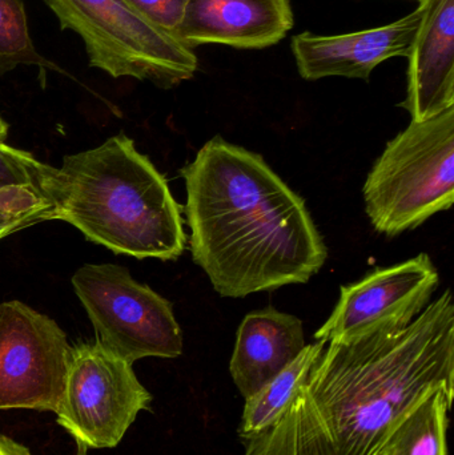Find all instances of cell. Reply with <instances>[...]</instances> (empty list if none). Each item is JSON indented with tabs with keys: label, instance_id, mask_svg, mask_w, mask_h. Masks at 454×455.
Listing matches in <instances>:
<instances>
[{
	"label": "cell",
	"instance_id": "cell-1",
	"mask_svg": "<svg viewBox=\"0 0 454 455\" xmlns=\"http://www.w3.org/2000/svg\"><path fill=\"white\" fill-rule=\"evenodd\" d=\"M439 389L454 390L450 291L402 331L330 342L282 417L242 440L243 455H380Z\"/></svg>",
	"mask_w": 454,
	"mask_h": 455
},
{
	"label": "cell",
	"instance_id": "cell-2",
	"mask_svg": "<svg viewBox=\"0 0 454 455\" xmlns=\"http://www.w3.org/2000/svg\"><path fill=\"white\" fill-rule=\"evenodd\" d=\"M192 259L221 297L306 283L328 259L306 202L266 160L221 136L181 170Z\"/></svg>",
	"mask_w": 454,
	"mask_h": 455
},
{
	"label": "cell",
	"instance_id": "cell-3",
	"mask_svg": "<svg viewBox=\"0 0 454 455\" xmlns=\"http://www.w3.org/2000/svg\"><path fill=\"white\" fill-rule=\"evenodd\" d=\"M56 220L138 259L171 261L186 251L180 205L164 176L124 133L64 156Z\"/></svg>",
	"mask_w": 454,
	"mask_h": 455
},
{
	"label": "cell",
	"instance_id": "cell-4",
	"mask_svg": "<svg viewBox=\"0 0 454 455\" xmlns=\"http://www.w3.org/2000/svg\"><path fill=\"white\" fill-rule=\"evenodd\" d=\"M365 211L381 235L416 229L454 200V107L413 122L386 144L364 184Z\"/></svg>",
	"mask_w": 454,
	"mask_h": 455
},
{
	"label": "cell",
	"instance_id": "cell-5",
	"mask_svg": "<svg viewBox=\"0 0 454 455\" xmlns=\"http://www.w3.org/2000/svg\"><path fill=\"white\" fill-rule=\"evenodd\" d=\"M63 29L82 37L90 66L112 77L163 88L191 79L197 58L175 35L147 20L125 0H45Z\"/></svg>",
	"mask_w": 454,
	"mask_h": 455
},
{
	"label": "cell",
	"instance_id": "cell-6",
	"mask_svg": "<svg viewBox=\"0 0 454 455\" xmlns=\"http://www.w3.org/2000/svg\"><path fill=\"white\" fill-rule=\"evenodd\" d=\"M71 283L96 339L128 363L178 358L183 353V333L172 304L136 281L127 267L85 264Z\"/></svg>",
	"mask_w": 454,
	"mask_h": 455
},
{
	"label": "cell",
	"instance_id": "cell-7",
	"mask_svg": "<svg viewBox=\"0 0 454 455\" xmlns=\"http://www.w3.org/2000/svg\"><path fill=\"white\" fill-rule=\"evenodd\" d=\"M151 403V393L139 381L133 363L98 339L72 347L66 387L55 414L79 451L87 453L119 445Z\"/></svg>",
	"mask_w": 454,
	"mask_h": 455
},
{
	"label": "cell",
	"instance_id": "cell-8",
	"mask_svg": "<svg viewBox=\"0 0 454 455\" xmlns=\"http://www.w3.org/2000/svg\"><path fill=\"white\" fill-rule=\"evenodd\" d=\"M72 347L56 321L24 302L0 304V411H52L60 403Z\"/></svg>",
	"mask_w": 454,
	"mask_h": 455
},
{
	"label": "cell",
	"instance_id": "cell-9",
	"mask_svg": "<svg viewBox=\"0 0 454 455\" xmlns=\"http://www.w3.org/2000/svg\"><path fill=\"white\" fill-rule=\"evenodd\" d=\"M439 283L437 267L426 253L378 267L362 280L341 286L332 315L315 339L330 344L402 331L431 304Z\"/></svg>",
	"mask_w": 454,
	"mask_h": 455
},
{
	"label": "cell",
	"instance_id": "cell-10",
	"mask_svg": "<svg viewBox=\"0 0 454 455\" xmlns=\"http://www.w3.org/2000/svg\"><path fill=\"white\" fill-rule=\"evenodd\" d=\"M410 15L376 28L320 36L303 32L292 40L299 72L307 80L344 76L370 79L373 69L396 56H408L418 34L423 3Z\"/></svg>",
	"mask_w": 454,
	"mask_h": 455
},
{
	"label": "cell",
	"instance_id": "cell-11",
	"mask_svg": "<svg viewBox=\"0 0 454 455\" xmlns=\"http://www.w3.org/2000/svg\"><path fill=\"white\" fill-rule=\"evenodd\" d=\"M295 23L290 0H189L175 36L188 48L253 50L279 43Z\"/></svg>",
	"mask_w": 454,
	"mask_h": 455
},
{
	"label": "cell",
	"instance_id": "cell-12",
	"mask_svg": "<svg viewBox=\"0 0 454 455\" xmlns=\"http://www.w3.org/2000/svg\"><path fill=\"white\" fill-rule=\"evenodd\" d=\"M423 18L407 58V96L400 107L424 122L454 107V0H421Z\"/></svg>",
	"mask_w": 454,
	"mask_h": 455
},
{
	"label": "cell",
	"instance_id": "cell-13",
	"mask_svg": "<svg viewBox=\"0 0 454 455\" xmlns=\"http://www.w3.org/2000/svg\"><path fill=\"white\" fill-rule=\"evenodd\" d=\"M303 323L274 307L248 313L237 329L229 371L244 400L284 371L303 352Z\"/></svg>",
	"mask_w": 454,
	"mask_h": 455
},
{
	"label": "cell",
	"instance_id": "cell-14",
	"mask_svg": "<svg viewBox=\"0 0 454 455\" xmlns=\"http://www.w3.org/2000/svg\"><path fill=\"white\" fill-rule=\"evenodd\" d=\"M58 168L0 141V241L56 220Z\"/></svg>",
	"mask_w": 454,
	"mask_h": 455
},
{
	"label": "cell",
	"instance_id": "cell-15",
	"mask_svg": "<svg viewBox=\"0 0 454 455\" xmlns=\"http://www.w3.org/2000/svg\"><path fill=\"white\" fill-rule=\"evenodd\" d=\"M324 345L320 341L307 345L284 371L245 400L239 427L242 440L266 432L282 417L283 411L308 379L312 369L324 352Z\"/></svg>",
	"mask_w": 454,
	"mask_h": 455
},
{
	"label": "cell",
	"instance_id": "cell-16",
	"mask_svg": "<svg viewBox=\"0 0 454 455\" xmlns=\"http://www.w3.org/2000/svg\"><path fill=\"white\" fill-rule=\"evenodd\" d=\"M454 390L439 389L402 419L380 455H448L447 433Z\"/></svg>",
	"mask_w": 454,
	"mask_h": 455
},
{
	"label": "cell",
	"instance_id": "cell-17",
	"mask_svg": "<svg viewBox=\"0 0 454 455\" xmlns=\"http://www.w3.org/2000/svg\"><path fill=\"white\" fill-rule=\"evenodd\" d=\"M21 64H43L29 36L23 0H0V75Z\"/></svg>",
	"mask_w": 454,
	"mask_h": 455
},
{
	"label": "cell",
	"instance_id": "cell-18",
	"mask_svg": "<svg viewBox=\"0 0 454 455\" xmlns=\"http://www.w3.org/2000/svg\"><path fill=\"white\" fill-rule=\"evenodd\" d=\"M133 10L159 28L175 35L189 0H125Z\"/></svg>",
	"mask_w": 454,
	"mask_h": 455
},
{
	"label": "cell",
	"instance_id": "cell-19",
	"mask_svg": "<svg viewBox=\"0 0 454 455\" xmlns=\"http://www.w3.org/2000/svg\"><path fill=\"white\" fill-rule=\"evenodd\" d=\"M0 455H32L26 446L20 445L16 441L0 435Z\"/></svg>",
	"mask_w": 454,
	"mask_h": 455
},
{
	"label": "cell",
	"instance_id": "cell-20",
	"mask_svg": "<svg viewBox=\"0 0 454 455\" xmlns=\"http://www.w3.org/2000/svg\"><path fill=\"white\" fill-rule=\"evenodd\" d=\"M8 135V125L0 116V141H5Z\"/></svg>",
	"mask_w": 454,
	"mask_h": 455
},
{
	"label": "cell",
	"instance_id": "cell-21",
	"mask_svg": "<svg viewBox=\"0 0 454 455\" xmlns=\"http://www.w3.org/2000/svg\"><path fill=\"white\" fill-rule=\"evenodd\" d=\"M77 455H85V451H79V454Z\"/></svg>",
	"mask_w": 454,
	"mask_h": 455
},
{
	"label": "cell",
	"instance_id": "cell-22",
	"mask_svg": "<svg viewBox=\"0 0 454 455\" xmlns=\"http://www.w3.org/2000/svg\"><path fill=\"white\" fill-rule=\"evenodd\" d=\"M418 2H421V0H418Z\"/></svg>",
	"mask_w": 454,
	"mask_h": 455
}]
</instances>
